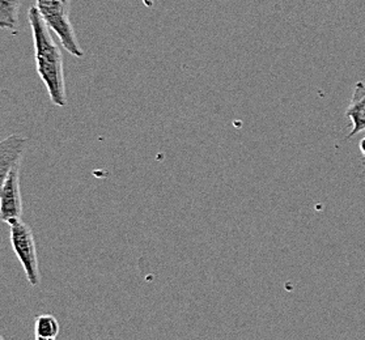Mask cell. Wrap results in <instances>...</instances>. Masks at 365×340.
<instances>
[{
    "instance_id": "6da1fadb",
    "label": "cell",
    "mask_w": 365,
    "mask_h": 340,
    "mask_svg": "<svg viewBox=\"0 0 365 340\" xmlns=\"http://www.w3.org/2000/svg\"><path fill=\"white\" fill-rule=\"evenodd\" d=\"M28 20L32 28L37 72L48 89L51 103L59 108H64L67 106V93L62 51L53 40L50 28L36 6H32L28 11Z\"/></svg>"
},
{
    "instance_id": "7a4b0ae2",
    "label": "cell",
    "mask_w": 365,
    "mask_h": 340,
    "mask_svg": "<svg viewBox=\"0 0 365 340\" xmlns=\"http://www.w3.org/2000/svg\"><path fill=\"white\" fill-rule=\"evenodd\" d=\"M36 7L41 16L45 20L48 28L56 32L58 38L71 56L76 58L84 56V50L80 46L76 38V33L72 28L68 9L64 6L62 0H37Z\"/></svg>"
},
{
    "instance_id": "3957f363",
    "label": "cell",
    "mask_w": 365,
    "mask_h": 340,
    "mask_svg": "<svg viewBox=\"0 0 365 340\" xmlns=\"http://www.w3.org/2000/svg\"><path fill=\"white\" fill-rule=\"evenodd\" d=\"M9 238L17 259L24 269L29 284L38 287L41 284L40 263L37 257L36 239L31 227L23 220H19L9 225Z\"/></svg>"
},
{
    "instance_id": "277c9868",
    "label": "cell",
    "mask_w": 365,
    "mask_h": 340,
    "mask_svg": "<svg viewBox=\"0 0 365 340\" xmlns=\"http://www.w3.org/2000/svg\"><path fill=\"white\" fill-rule=\"evenodd\" d=\"M20 166L9 173L0 190V222L12 225L21 220L23 199L20 190Z\"/></svg>"
},
{
    "instance_id": "5b68a950",
    "label": "cell",
    "mask_w": 365,
    "mask_h": 340,
    "mask_svg": "<svg viewBox=\"0 0 365 340\" xmlns=\"http://www.w3.org/2000/svg\"><path fill=\"white\" fill-rule=\"evenodd\" d=\"M26 147L28 139L23 135L12 134L0 140V190L9 173L21 165Z\"/></svg>"
},
{
    "instance_id": "8992f818",
    "label": "cell",
    "mask_w": 365,
    "mask_h": 340,
    "mask_svg": "<svg viewBox=\"0 0 365 340\" xmlns=\"http://www.w3.org/2000/svg\"><path fill=\"white\" fill-rule=\"evenodd\" d=\"M346 117L352 123V130L347 136L349 139L365 131V84L363 81H357L354 87Z\"/></svg>"
},
{
    "instance_id": "52a82bcc",
    "label": "cell",
    "mask_w": 365,
    "mask_h": 340,
    "mask_svg": "<svg viewBox=\"0 0 365 340\" xmlns=\"http://www.w3.org/2000/svg\"><path fill=\"white\" fill-rule=\"evenodd\" d=\"M21 0H0V29L17 32Z\"/></svg>"
},
{
    "instance_id": "ba28073f",
    "label": "cell",
    "mask_w": 365,
    "mask_h": 340,
    "mask_svg": "<svg viewBox=\"0 0 365 340\" xmlns=\"http://www.w3.org/2000/svg\"><path fill=\"white\" fill-rule=\"evenodd\" d=\"M61 331L59 322L51 314H41L36 318L34 338L37 340H54Z\"/></svg>"
},
{
    "instance_id": "9c48e42d",
    "label": "cell",
    "mask_w": 365,
    "mask_h": 340,
    "mask_svg": "<svg viewBox=\"0 0 365 340\" xmlns=\"http://www.w3.org/2000/svg\"><path fill=\"white\" fill-rule=\"evenodd\" d=\"M359 148H360V152H361V155L365 158V139L363 138L361 139V142L359 144Z\"/></svg>"
},
{
    "instance_id": "30bf717a",
    "label": "cell",
    "mask_w": 365,
    "mask_h": 340,
    "mask_svg": "<svg viewBox=\"0 0 365 340\" xmlns=\"http://www.w3.org/2000/svg\"><path fill=\"white\" fill-rule=\"evenodd\" d=\"M62 1H63L64 6H66V7H67V9H68V7H70V3H71V0H62Z\"/></svg>"
},
{
    "instance_id": "8fae6325",
    "label": "cell",
    "mask_w": 365,
    "mask_h": 340,
    "mask_svg": "<svg viewBox=\"0 0 365 340\" xmlns=\"http://www.w3.org/2000/svg\"><path fill=\"white\" fill-rule=\"evenodd\" d=\"M3 339V336H1V335H0V340Z\"/></svg>"
},
{
    "instance_id": "7c38bea8",
    "label": "cell",
    "mask_w": 365,
    "mask_h": 340,
    "mask_svg": "<svg viewBox=\"0 0 365 340\" xmlns=\"http://www.w3.org/2000/svg\"><path fill=\"white\" fill-rule=\"evenodd\" d=\"M364 139H365V136H364Z\"/></svg>"
}]
</instances>
